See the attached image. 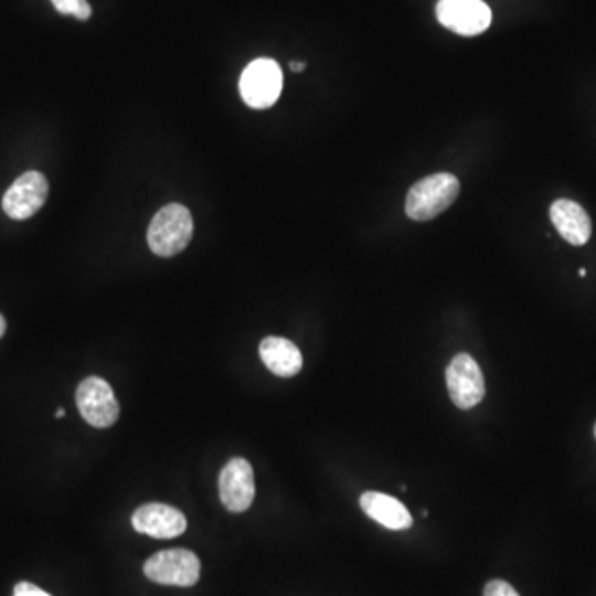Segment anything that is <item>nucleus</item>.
I'll use <instances>...</instances> for the list:
<instances>
[{"label": "nucleus", "instance_id": "nucleus-8", "mask_svg": "<svg viewBox=\"0 0 596 596\" xmlns=\"http://www.w3.org/2000/svg\"><path fill=\"white\" fill-rule=\"evenodd\" d=\"M49 198V181L39 171H26L7 189L3 212L15 221H25L43 207Z\"/></svg>", "mask_w": 596, "mask_h": 596}, {"label": "nucleus", "instance_id": "nucleus-9", "mask_svg": "<svg viewBox=\"0 0 596 596\" xmlns=\"http://www.w3.org/2000/svg\"><path fill=\"white\" fill-rule=\"evenodd\" d=\"M219 497L228 512H245L254 502V470L242 457H234L225 464L219 477Z\"/></svg>", "mask_w": 596, "mask_h": 596}, {"label": "nucleus", "instance_id": "nucleus-18", "mask_svg": "<svg viewBox=\"0 0 596 596\" xmlns=\"http://www.w3.org/2000/svg\"><path fill=\"white\" fill-rule=\"evenodd\" d=\"M6 328H7L6 318H3L2 315H0V338H2L3 333H6Z\"/></svg>", "mask_w": 596, "mask_h": 596}, {"label": "nucleus", "instance_id": "nucleus-21", "mask_svg": "<svg viewBox=\"0 0 596 596\" xmlns=\"http://www.w3.org/2000/svg\"><path fill=\"white\" fill-rule=\"evenodd\" d=\"M595 436H596V426H595Z\"/></svg>", "mask_w": 596, "mask_h": 596}, {"label": "nucleus", "instance_id": "nucleus-3", "mask_svg": "<svg viewBox=\"0 0 596 596\" xmlns=\"http://www.w3.org/2000/svg\"><path fill=\"white\" fill-rule=\"evenodd\" d=\"M142 572L159 585L192 586L201 576V562L191 550H162L146 560Z\"/></svg>", "mask_w": 596, "mask_h": 596}, {"label": "nucleus", "instance_id": "nucleus-11", "mask_svg": "<svg viewBox=\"0 0 596 596\" xmlns=\"http://www.w3.org/2000/svg\"><path fill=\"white\" fill-rule=\"evenodd\" d=\"M550 219L568 244L585 245L592 235V221L578 202L558 199L550 207Z\"/></svg>", "mask_w": 596, "mask_h": 596}, {"label": "nucleus", "instance_id": "nucleus-7", "mask_svg": "<svg viewBox=\"0 0 596 596\" xmlns=\"http://www.w3.org/2000/svg\"><path fill=\"white\" fill-rule=\"evenodd\" d=\"M436 17L440 25L464 36L479 35L492 23L490 7L482 0H439Z\"/></svg>", "mask_w": 596, "mask_h": 596}, {"label": "nucleus", "instance_id": "nucleus-19", "mask_svg": "<svg viewBox=\"0 0 596 596\" xmlns=\"http://www.w3.org/2000/svg\"><path fill=\"white\" fill-rule=\"evenodd\" d=\"M55 416L56 417L65 416V409H62V407H58V409H56Z\"/></svg>", "mask_w": 596, "mask_h": 596}, {"label": "nucleus", "instance_id": "nucleus-16", "mask_svg": "<svg viewBox=\"0 0 596 596\" xmlns=\"http://www.w3.org/2000/svg\"><path fill=\"white\" fill-rule=\"evenodd\" d=\"M13 596H52L49 593L43 592L39 586L33 585L29 582L17 583L15 588H13Z\"/></svg>", "mask_w": 596, "mask_h": 596}, {"label": "nucleus", "instance_id": "nucleus-13", "mask_svg": "<svg viewBox=\"0 0 596 596\" xmlns=\"http://www.w3.org/2000/svg\"><path fill=\"white\" fill-rule=\"evenodd\" d=\"M258 351H260L265 366L277 376H295L304 366V358H301L297 344L285 340V338L267 337L262 340Z\"/></svg>", "mask_w": 596, "mask_h": 596}, {"label": "nucleus", "instance_id": "nucleus-10", "mask_svg": "<svg viewBox=\"0 0 596 596\" xmlns=\"http://www.w3.org/2000/svg\"><path fill=\"white\" fill-rule=\"evenodd\" d=\"M131 523L136 532L162 540L181 535L188 526L184 513L166 503H146L139 507L132 513Z\"/></svg>", "mask_w": 596, "mask_h": 596}, {"label": "nucleus", "instance_id": "nucleus-4", "mask_svg": "<svg viewBox=\"0 0 596 596\" xmlns=\"http://www.w3.org/2000/svg\"><path fill=\"white\" fill-rule=\"evenodd\" d=\"M281 70L277 62L270 58H257L248 63L242 72L238 88L242 98L251 108H270L281 93Z\"/></svg>", "mask_w": 596, "mask_h": 596}, {"label": "nucleus", "instance_id": "nucleus-2", "mask_svg": "<svg viewBox=\"0 0 596 596\" xmlns=\"http://www.w3.org/2000/svg\"><path fill=\"white\" fill-rule=\"evenodd\" d=\"M194 234L191 212L182 204L159 209L148 228V244L159 257H172L188 247Z\"/></svg>", "mask_w": 596, "mask_h": 596}, {"label": "nucleus", "instance_id": "nucleus-5", "mask_svg": "<svg viewBox=\"0 0 596 596\" xmlns=\"http://www.w3.org/2000/svg\"><path fill=\"white\" fill-rule=\"evenodd\" d=\"M76 406L93 427L113 426L119 417V404L111 386L98 376L86 377L78 384Z\"/></svg>", "mask_w": 596, "mask_h": 596}, {"label": "nucleus", "instance_id": "nucleus-14", "mask_svg": "<svg viewBox=\"0 0 596 596\" xmlns=\"http://www.w3.org/2000/svg\"><path fill=\"white\" fill-rule=\"evenodd\" d=\"M56 12L63 15H73L79 20H86L92 15V7L86 0H52Z\"/></svg>", "mask_w": 596, "mask_h": 596}, {"label": "nucleus", "instance_id": "nucleus-1", "mask_svg": "<svg viewBox=\"0 0 596 596\" xmlns=\"http://www.w3.org/2000/svg\"><path fill=\"white\" fill-rule=\"evenodd\" d=\"M459 179L449 172H437L411 185L406 198V215L424 222L443 214L459 195Z\"/></svg>", "mask_w": 596, "mask_h": 596}, {"label": "nucleus", "instance_id": "nucleus-12", "mask_svg": "<svg viewBox=\"0 0 596 596\" xmlns=\"http://www.w3.org/2000/svg\"><path fill=\"white\" fill-rule=\"evenodd\" d=\"M360 505L370 519L390 530H406L413 525V517L406 507L386 493L368 490L360 497Z\"/></svg>", "mask_w": 596, "mask_h": 596}, {"label": "nucleus", "instance_id": "nucleus-20", "mask_svg": "<svg viewBox=\"0 0 596 596\" xmlns=\"http://www.w3.org/2000/svg\"><path fill=\"white\" fill-rule=\"evenodd\" d=\"M579 275H582V277H585L586 275L585 268H579Z\"/></svg>", "mask_w": 596, "mask_h": 596}, {"label": "nucleus", "instance_id": "nucleus-15", "mask_svg": "<svg viewBox=\"0 0 596 596\" xmlns=\"http://www.w3.org/2000/svg\"><path fill=\"white\" fill-rule=\"evenodd\" d=\"M483 596H520L510 583L503 579H492L483 588Z\"/></svg>", "mask_w": 596, "mask_h": 596}, {"label": "nucleus", "instance_id": "nucleus-17", "mask_svg": "<svg viewBox=\"0 0 596 596\" xmlns=\"http://www.w3.org/2000/svg\"><path fill=\"white\" fill-rule=\"evenodd\" d=\"M290 68L294 70V72H301V70L305 68V63L300 62H291Z\"/></svg>", "mask_w": 596, "mask_h": 596}, {"label": "nucleus", "instance_id": "nucleus-6", "mask_svg": "<svg viewBox=\"0 0 596 596\" xmlns=\"http://www.w3.org/2000/svg\"><path fill=\"white\" fill-rule=\"evenodd\" d=\"M447 390L450 400L459 409H470L482 401L486 381L482 371L472 356L456 354L446 371Z\"/></svg>", "mask_w": 596, "mask_h": 596}]
</instances>
